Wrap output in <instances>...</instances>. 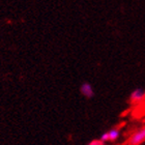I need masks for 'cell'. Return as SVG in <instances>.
Listing matches in <instances>:
<instances>
[{
    "label": "cell",
    "instance_id": "obj_5",
    "mask_svg": "<svg viewBox=\"0 0 145 145\" xmlns=\"http://www.w3.org/2000/svg\"><path fill=\"white\" fill-rule=\"evenodd\" d=\"M101 141H103V142H107V141H110V138H109V133H104L100 138Z\"/></svg>",
    "mask_w": 145,
    "mask_h": 145
},
{
    "label": "cell",
    "instance_id": "obj_1",
    "mask_svg": "<svg viewBox=\"0 0 145 145\" xmlns=\"http://www.w3.org/2000/svg\"><path fill=\"white\" fill-rule=\"evenodd\" d=\"M144 141H145V127H143L142 129L138 130L131 136L130 140H129V144L140 145L142 142H144Z\"/></svg>",
    "mask_w": 145,
    "mask_h": 145
},
{
    "label": "cell",
    "instance_id": "obj_2",
    "mask_svg": "<svg viewBox=\"0 0 145 145\" xmlns=\"http://www.w3.org/2000/svg\"><path fill=\"white\" fill-rule=\"evenodd\" d=\"M145 97V90L142 88H137L131 93L130 100L133 103H138L140 101H142Z\"/></svg>",
    "mask_w": 145,
    "mask_h": 145
},
{
    "label": "cell",
    "instance_id": "obj_3",
    "mask_svg": "<svg viewBox=\"0 0 145 145\" xmlns=\"http://www.w3.org/2000/svg\"><path fill=\"white\" fill-rule=\"evenodd\" d=\"M80 90H81V93L86 97H92L94 94L93 88L89 83H83Z\"/></svg>",
    "mask_w": 145,
    "mask_h": 145
},
{
    "label": "cell",
    "instance_id": "obj_6",
    "mask_svg": "<svg viewBox=\"0 0 145 145\" xmlns=\"http://www.w3.org/2000/svg\"><path fill=\"white\" fill-rule=\"evenodd\" d=\"M103 141H101V140H93V141H91L90 143H88L87 145H103Z\"/></svg>",
    "mask_w": 145,
    "mask_h": 145
},
{
    "label": "cell",
    "instance_id": "obj_4",
    "mask_svg": "<svg viewBox=\"0 0 145 145\" xmlns=\"http://www.w3.org/2000/svg\"><path fill=\"white\" fill-rule=\"evenodd\" d=\"M108 133H109L110 141H115L119 137V135H120V131L118 130V129H111Z\"/></svg>",
    "mask_w": 145,
    "mask_h": 145
}]
</instances>
